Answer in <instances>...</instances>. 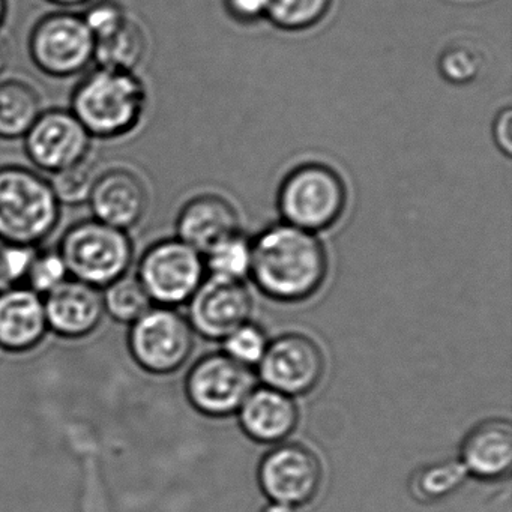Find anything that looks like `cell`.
Instances as JSON below:
<instances>
[{"instance_id":"1","label":"cell","mask_w":512,"mask_h":512,"mask_svg":"<svg viewBox=\"0 0 512 512\" xmlns=\"http://www.w3.org/2000/svg\"><path fill=\"white\" fill-rule=\"evenodd\" d=\"M250 275L269 298L299 302L319 292L328 275V254L311 232L280 224L251 242Z\"/></svg>"},{"instance_id":"2","label":"cell","mask_w":512,"mask_h":512,"mask_svg":"<svg viewBox=\"0 0 512 512\" xmlns=\"http://www.w3.org/2000/svg\"><path fill=\"white\" fill-rule=\"evenodd\" d=\"M148 106L145 83L131 71L100 68L74 89L71 112L92 139H119L139 127Z\"/></svg>"},{"instance_id":"3","label":"cell","mask_w":512,"mask_h":512,"mask_svg":"<svg viewBox=\"0 0 512 512\" xmlns=\"http://www.w3.org/2000/svg\"><path fill=\"white\" fill-rule=\"evenodd\" d=\"M59 217L61 203L47 179L26 167H0V238L37 247Z\"/></svg>"},{"instance_id":"4","label":"cell","mask_w":512,"mask_h":512,"mask_svg":"<svg viewBox=\"0 0 512 512\" xmlns=\"http://www.w3.org/2000/svg\"><path fill=\"white\" fill-rule=\"evenodd\" d=\"M58 251L70 277L98 289L128 274L134 257L127 232L95 218L74 224Z\"/></svg>"},{"instance_id":"5","label":"cell","mask_w":512,"mask_h":512,"mask_svg":"<svg viewBox=\"0 0 512 512\" xmlns=\"http://www.w3.org/2000/svg\"><path fill=\"white\" fill-rule=\"evenodd\" d=\"M346 200V187L334 170L308 164L284 179L278 206L287 224L313 233L334 226L343 215Z\"/></svg>"},{"instance_id":"6","label":"cell","mask_w":512,"mask_h":512,"mask_svg":"<svg viewBox=\"0 0 512 512\" xmlns=\"http://www.w3.org/2000/svg\"><path fill=\"white\" fill-rule=\"evenodd\" d=\"M29 53L38 70L47 76H77L94 62V35L79 14H49L32 29Z\"/></svg>"},{"instance_id":"7","label":"cell","mask_w":512,"mask_h":512,"mask_svg":"<svg viewBox=\"0 0 512 512\" xmlns=\"http://www.w3.org/2000/svg\"><path fill=\"white\" fill-rule=\"evenodd\" d=\"M193 326L172 307H152L131 325V355L143 370L170 374L184 367L194 349Z\"/></svg>"},{"instance_id":"8","label":"cell","mask_w":512,"mask_h":512,"mask_svg":"<svg viewBox=\"0 0 512 512\" xmlns=\"http://www.w3.org/2000/svg\"><path fill=\"white\" fill-rule=\"evenodd\" d=\"M205 268L199 251L179 238L166 239L143 254L137 278L152 302L173 307L190 301L202 284Z\"/></svg>"},{"instance_id":"9","label":"cell","mask_w":512,"mask_h":512,"mask_svg":"<svg viewBox=\"0 0 512 512\" xmlns=\"http://www.w3.org/2000/svg\"><path fill=\"white\" fill-rule=\"evenodd\" d=\"M256 388L251 367L226 353H211L197 361L187 376V397L206 416L223 418L241 409Z\"/></svg>"},{"instance_id":"10","label":"cell","mask_w":512,"mask_h":512,"mask_svg":"<svg viewBox=\"0 0 512 512\" xmlns=\"http://www.w3.org/2000/svg\"><path fill=\"white\" fill-rule=\"evenodd\" d=\"M322 461L301 443H280L259 464V484L275 503L307 505L322 485Z\"/></svg>"},{"instance_id":"11","label":"cell","mask_w":512,"mask_h":512,"mask_svg":"<svg viewBox=\"0 0 512 512\" xmlns=\"http://www.w3.org/2000/svg\"><path fill=\"white\" fill-rule=\"evenodd\" d=\"M325 356L313 338L286 334L266 347L259 362L260 379L268 388L296 397L313 391L323 377Z\"/></svg>"},{"instance_id":"12","label":"cell","mask_w":512,"mask_h":512,"mask_svg":"<svg viewBox=\"0 0 512 512\" xmlns=\"http://www.w3.org/2000/svg\"><path fill=\"white\" fill-rule=\"evenodd\" d=\"M29 160L44 172L76 166L88 160L92 136L71 110H47L32 125L25 137Z\"/></svg>"},{"instance_id":"13","label":"cell","mask_w":512,"mask_h":512,"mask_svg":"<svg viewBox=\"0 0 512 512\" xmlns=\"http://www.w3.org/2000/svg\"><path fill=\"white\" fill-rule=\"evenodd\" d=\"M188 322L194 332L211 340H224L248 323L253 299L242 281L209 277L188 301Z\"/></svg>"},{"instance_id":"14","label":"cell","mask_w":512,"mask_h":512,"mask_svg":"<svg viewBox=\"0 0 512 512\" xmlns=\"http://www.w3.org/2000/svg\"><path fill=\"white\" fill-rule=\"evenodd\" d=\"M43 298L47 325L61 337H88L106 314L101 290L74 278Z\"/></svg>"},{"instance_id":"15","label":"cell","mask_w":512,"mask_h":512,"mask_svg":"<svg viewBox=\"0 0 512 512\" xmlns=\"http://www.w3.org/2000/svg\"><path fill=\"white\" fill-rule=\"evenodd\" d=\"M148 191L130 170L112 169L98 175L89 205L95 220L127 232L137 226L148 209Z\"/></svg>"},{"instance_id":"16","label":"cell","mask_w":512,"mask_h":512,"mask_svg":"<svg viewBox=\"0 0 512 512\" xmlns=\"http://www.w3.org/2000/svg\"><path fill=\"white\" fill-rule=\"evenodd\" d=\"M44 298L29 287L16 286L0 293V347L28 352L46 337Z\"/></svg>"},{"instance_id":"17","label":"cell","mask_w":512,"mask_h":512,"mask_svg":"<svg viewBox=\"0 0 512 512\" xmlns=\"http://www.w3.org/2000/svg\"><path fill=\"white\" fill-rule=\"evenodd\" d=\"M467 475L494 481L508 475L512 464V428L506 419H487L473 427L461 445Z\"/></svg>"},{"instance_id":"18","label":"cell","mask_w":512,"mask_h":512,"mask_svg":"<svg viewBox=\"0 0 512 512\" xmlns=\"http://www.w3.org/2000/svg\"><path fill=\"white\" fill-rule=\"evenodd\" d=\"M239 424L250 439L259 443L283 442L298 425V406L293 397L263 386L254 388L242 403Z\"/></svg>"},{"instance_id":"19","label":"cell","mask_w":512,"mask_h":512,"mask_svg":"<svg viewBox=\"0 0 512 512\" xmlns=\"http://www.w3.org/2000/svg\"><path fill=\"white\" fill-rule=\"evenodd\" d=\"M178 235L181 241L200 254L239 233L235 208L218 196H202L191 200L178 217Z\"/></svg>"},{"instance_id":"20","label":"cell","mask_w":512,"mask_h":512,"mask_svg":"<svg viewBox=\"0 0 512 512\" xmlns=\"http://www.w3.org/2000/svg\"><path fill=\"white\" fill-rule=\"evenodd\" d=\"M43 112L40 94L31 85L0 82V139H23Z\"/></svg>"},{"instance_id":"21","label":"cell","mask_w":512,"mask_h":512,"mask_svg":"<svg viewBox=\"0 0 512 512\" xmlns=\"http://www.w3.org/2000/svg\"><path fill=\"white\" fill-rule=\"evenodd\" d=\"M145 52V32L139 23L128 19L121 28L95 41L94 62L100 68L134 73Z\"/></svg>"},{"instance_id":"22","label":"cell","mask_w":512,"mask_h":512,"mask_svg":"<svg viewBox=\"0 0 512 512\" xmlns=\"http://www.w3.org/2000/svg\"><path fill=\"white\" fill-rule=\"evenodd\" d=\"M101 293L106 313L125 325H133L154 307L139 278L128 274L104 287Z\"/></svg>"},{"instance_id":"23","label":"cell","mask_w":512,"mask_h":512,"mask_svg":"<svg viewBox=\"0 0 512 512\" xmlns=\"http://www.w3.org/2000/svg\"><path fill=\"white\" fill-rule=\"evenodd\" d=\"M466 476V469L460 460L442 461L418 470L410 482V490L421 502H436L454 493Z\"/></svg>"},{"instance_id":"24","label":"cell","mask_w":512,"mask_h":512,"mask_svg":"<svg viewBox=\"0 0 512 512\" xmlns=\"http://www.w3.org/2000/svg\"><path fill=\"white\" fill-rule=\"evenodd\" d=\"M205 256L212 277L242 281L250 274L251 242L239 233L215 245Z\"/></svg>"},{"instance_id":"25","label":"cell","mask_w":512,"mask_h":512,"mask_svg":"<svg viewBox=\"0 0 512 512\" xmlns=\"http://www.w3.org/2000/svg\"><path fill=\"white\" fill-rule=\"evenodd\" d=\"M331 4L332 0H266L265 16L278 28L304 31L317 25Z\"/></svg>"},{"instance_id":"26","label":"cell","mask_w":512,"mask_h":512,"mask_svg":"<svg viewBox=\"0 0 512 512\" xmlns=\"http://www.w3.org/2000/svg\"><path fill=\"white\" fill-rule=\"evenodd\" d=\"M52 175V181L49 182L55 191L56 199L59 203L70 206L88 203L98 178L97 170L89 158Z\"/></svg>"},{"instance_id":"27","label":"cell","mask_w":512,"mask_h":512,"mask_svg":"<svg viewBox=\"0 0 512 512\" xmlns=\"http://www.w3.org/2000/svg\"><path fill=\"white\" fill-rule=\"evenodd\" d=\"M37 253V247L0 238V293L26 281Z\"/></svg>"},{"instance_id":"28","label":"cell","mask_w":512,"mask_h":512,"mask_svg":"<svg viewBox=\"0 0 512 512\" xmlns=\"http://www.w3.org/2000/svg\"><path fill=\"white\" fill-rule=\"evenodd\" d=\"M70 278L67 265L62 259L61 253L55 250L38 251L29 269V289L37 292L38 295L46 296L47 293L61 286Z\"/></svg>"},{"instance_id":"29","label":"cell","mask_w":512,"mask_h":512,"mask_svg":"<svg viewBox=\"0 0 512 512\" xmlns=\"http://www.w3.org/2000/svg\"><path fill=\"white\" fill-rule=\"evenodd\" d=\"M268 344L262 329L251 323H245L241 328L233 331L229 337L224 338V353L235 361L251 367L262 361Z\"/></svg>"},{"instance_id":"30","label":"cell","mask_w":512,"mask_h":512,"mask_svg":"<svg viewBox=\"0 0 512 512\" xmlns=\"http://www.w3.org/2000/svg\"><path fill=\"white\" fill-rule=\"evenodd\" d=\"M439 67L446 80L455 85H466L478 76L481 59L467 47H452L443 53Z\"/></svg>"},{"instance_id":"31","label":"cell","mask_w":512,"mask_h":512,"mask_svg":"<svg viewBox=\"0 0 512 512\" xmlns=\"http://www.w3.org/2000/svg\"><path fill=\"white\" fill-rule=\"evenodd\" d=\"M82 17L95 41L112 34L130 19L124 7L115 0H100L92 4Z\"/></svg>"},{"instance_id":"32","label":"cell","mask_w":512,"mask_h":512,"mask_svg":"<svg viewBox=\"0 0 512 512\" xmlns=\"http://www.w3.org/2000/svg\"><path fill=\"white\" fill-rule=\"evenodd\" d=\"M230 14L242 22H251L265 16L266 0H226Z\"/></svg>"},{"instance_id":"33","label":"cell","mask_w":512,"mask_h":512,"mask_svg":"<svg viewBox=\"0 0 512 512\" xmlns=\"http://www.w3.org/2000/svg\"><path fill=\"white\" fill-rule=\"evenodd\" d=\"M494 140L502 149L503 154L511 155L512 151V113L511 109H505L494 122Z\"/></svg>"},{"instance_id":"34","label":"cell","mask_w":512,"mask_h":512,"mask_svg":"<svg viewBox=\"0 0 512 512\" xmlns=\"http://www.w3.org/2000/svg\"><path fill=\"white\" fill-rule=\"evenodd\" d=\"M10 59V47H8L7 41L0 37V77L4 76L5 71H7Z\"/></svg>"},{"instance_id":"35","label":"cell","mask_w":512,"mask_h":512,"mask_svg":"<svg viewBox=\"0 0 512 512\" xmlns=\"http://www.w3.org/2000/svg\"><path fill=\"white\" fill-rule=\"evenodd\" d=\"M47 2L61 8H79L91 4L92 0H47Z\"/></svg>"},{"instance_id":"36","label":"cell","mask_w":512,"mask_h":512,"mask_svg":"<svg viewBox=\"0 0 512 512\" xmlns=\"http://www.w3.org/2000/svg\"><path fill=\"white\" fill-rule=\"evenodd\" d=\"M262 512H298L295 506L283 505V503L272 502Z\"/></svg>"},{"instance_id":"37","label":"cell","mask_w":512,"mask_h":512,"mask_svg":"<svg viewBox=\"0 0 512 512\" xmlns=\"http://www.w3.org/2000/svg\"><path fill=\"white\" fill-rule=\"evenodd\" d=\"M8 14V0H0V28L4 26Z\"/></svg>"}]
</instances>
